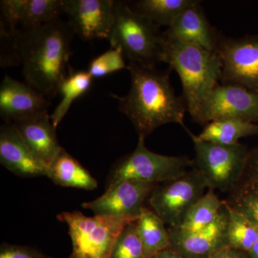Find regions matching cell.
I'll return each instance as SVG.
<instances>
[{
    "instance_id": "ffe728a7",
    "label": "cell",
    "mask_w": 258,
    "mask_h": 258,
    "mask_svg": "<svg viewBox=\"0 0 258 258\" xmlns=\"http://www.w3.org/2000/svg\"><path fill=\"white\" fill-rule=\"evenodd\" d=\"M258 135V123L237 119L213 120L196 136L199 140L222 145L238 144L244 137Z\"/></svg>"
},
{
    "instance_id": "30bf717a",
    "label": "cell",
    "mask_w": 258,
    "mask_h": 258,
    "mask_svg": "<svg viewBox=\"0 0 258 258\" xmlns=\"http://www.w3.org/2000/svg\"><path fill=\"white\" fill-rule=\"evenodd\" d=\"M222 83L240 85L258 93V36L218 39Z\"/></svg>"
},
{
    "instance_id": "e0dca14e",
    "label": "cell",
    "mask_w": 258,
    "mask_h": 258,
    "mask_svg": "<svg viewBox=\"0 0 258 258\" xmlns=\"http://www.w3.org/2000/svg\"><path fill=\"white\" fill-rule=\"evenodd\" d=\"M0 163L20 177L48 175L47 166L32 154L11 123L0 128Z\"/></svg>"
},
{
    "instance_id": "8992f818",
    "label": "cell",
    "mask_w": 258,
    "mask_h": 258,
    "mask_svg": "<svg viewBox=\"0 0 258 258\" xmlns=\"http://www.w3.org/2000/svg\"><path fill=\"white\" fill-rule=\"evenodd\" d=\"M194 144V167L201 174L208 189L230 193L243 176L249 151L243 144L222 145L199 140L185 128Z\"/></svg>"
},
{
    "instance_id": "6da1fadb",
    "label": "cell",
    "mask_w": 258,
    "mask_h": 258,
    "mask_svg": "<svg viewBox=\"0 0 258 258\" xmlns=\"http://www.w3.org/2000/svg\"><path fill=\"white\" fill-rule=\"evenodd\" d=\"M127 69L131 77L128 93L125 96H112L118 100V109L132 122L139 138L145 139L168 123L186 128V103L183 97L176 96L169 72L134 62H130Z\"/></svg>"
},
{
    "instance_id": "ac0fdd59",
    "label": "cell",
    "mask_w": 258,
    "mask_h": 258,
    "mask_svg": "<svg viewBox=\"0 0 258 258\" xmlns=\"http://www.w3.org/2000/svg\"><path fill=\"white\" fill-rule=\"evenodd\" d=\"M47 177L54 184L64 187L85 190L98 187V181L91 173L64 149L49 166Z\"/></svg>"
},
{
    "instance_id": "2e32d148",
    "label": "cell",
    "mask_w": 258,
    "mask_h": 258,
    "mask_svg": "<svg viewBox=\"0 0 258 258\" xmlns=\"http://www.w3.org/2000/svg\"><path fill=\"white\" fill-rule=\"evenodd\" d=\"M162 35L169 40L217 52L218 38L200 6V2L196 0L179 15Z\"/></svg>"
},
{
    "instance_id": "7402d4cb",
    "label": "cell",
    "mask_w": 258,
    "mask_h": 258,
    "mask_svg": "<svg viewBox=\"0 0 258 258\" xmlns=\"http://www.w3.org/2000/svg\"><path fill=\"white\" fill-rule=\"evenodd\" d=\"M195 0H139L129 5L138 14L145 17L157 27L169 28ZM129 5V4H128Z\"/></svg>"
},
{
    "instance_id": "9c48e42d",
    "label": "cell",
    "mask_w": 258,
    "mask_h": 258,
    "mask_svg": "<svg viewBox=\"0 0 258 258\" xmlns=\"http://www.w3.org/2000/svg\"><path fill=\"white\" fill-rule=\"evenodd\" d=\"M221 119L258 123V93L232 83L217 85L202 105L196 123Z\"/></svg>"
},
{
    "instance_id": "603a6c76",
    "label": "cell",
    "mask_w": 258,
    "mask_h": 258,
    "mask_svg": "<svg viewBox=\"0 0 258 258\" xmlns=\"http://www.w3.org/2000/svg\"><path fill=\"white\" fill-rule=\"evenodd\" d=\"M93 78L88 71H79L71 72L64 80L59 88L62 99L50 115L52 124L57 128L67 114L75 100L86 94L92 86Z\"/></svg>"
},
{
    "instance_id": "52a82bcc",
    "label": "cell",
    "mask_w": 258,
    "mask_h": 258,
    "mask_svg": "<svg viewBox=\"0 0 258 258\" xmlns=\"http://www.w3.org/2000/svg\"><path fill=\"white\" fill-rule=\"evenodd\" d=\"M145 139L139 138L134 152L121 158L112 167L106 189L123 181L162 184L177 179L194 167L186 157L161 155L149 150Z\"/></svg>"
},
{
    "instance_id": "8fae6325",
    "label": "cell",
    "mask_w": 258,
    "mask_h": 258,
    "mask_svg": "<svg viewBox=\"0 0 258 258\" xmlns=\"http://www.w3.org/2000/svg\"><path fill=\"white\" fill-rule=\"evenodd\" d=\"M159 184L139 181H120L106 189L100 198L82 204L95 215L139 219L152 191Z\"/></svg>"
},
{
    "instance_id": "7c38bea8",
    "label": "cell",
    "mask_w": 258,
    "mask_h": 258,
    "mask_svg": "<svg viewBox=\"0 0 258 258\" xmlns=\"http://www.w3.org/2000/svg\"><path fill=\"white\" fill-rule=\"evenodd\" d=\"M113 0H63V12L74 34L84 41L109 38L114 22Z\"/></svg>"
},
{
    "instance_id": "cb8c5ba5",
    "label": "cell",
    "mask_w": 258,
    "mask_h": 258,
    "mask_svg": "<svg viewBox=\"0 0 258 258\" xmlns=\"http://www.w3.org/2000/svg\"><path fill=\"white\" fill-rule=\"evenodd\" d=\"M63 0H25L20 25L23 29L35 28L60 18Z\"/></svg>"
},
{
    "instance_id": "ba28073f",
    "label": "cell",
    "mask_w": 258,
    "mask_h": 258,
    "mask_svg": "<svg viewBox=\"0 0 258 258\" xmlns=\"http://www.w3.org/2000/svg\"><path fill=\"white\" fill-rule=\"evenodd\" d=\"M207 189L203 176L193 167L177 179L158 184L148 203L168 228H177Z\"/></svg>"
},
{
    "instance_id": "f546056e",
    "label": "cell",
    "mask_w": 258,
    "mask_h": 258,
    "mask_svg": "<svg viewBox=\"0 0 258 258\" xmlns=\"http://www.w3.org/2000/svg\"><path fill=\"white\" fill-rule=\"evenodd\" d=\"M240 182L258 187V146L249 151L247 166Z\"/></svg>"
},
{
    "instance_id": "7a4b0ae2",
    "label": "cell",
    "mask_w": 258,
    "mask_h": 258,
    "mask_svg": "<svg viewBox=\"0 0 258 258\" xmlns=\"http://www.w3.org/2000/svg\"><path fill=\"white\" fill-rule=\"evenodd\" d=\"M74 32L60 18L35 28L18 32V50L27 83L47 98L55 97L72 71Z\"/></svg>"
},
{
    "instance_id": "4316f807",
    "label": "cell",
    "mask_w": 258,
    "mask_h": 258,
    "mask_svg": "<svg viewBox=\"0 0 258 258\" xmlns=\"http://www.w3.org/2000/svg\"><path fill=\"white\" fill-rule=\"evenodd\" d=\"M136 222L128 224L121 231L113 247L111 258H144L143 247Z\"/></svg>"
},
{
    "instance_id": "5b68a950",
    "label": "cell",
    "mask_w": 258,
    "mask_h": 258,
    "mask_svg": "<svg viewBox=\"0 0 258 258\" xmlns=\"http://www.w3.org/2000/svg\"><path fill=\"white\" fill-rule=\"evenodd\" d=\"M69 227L72 242L69 258H111L115 242L123 228L138 219L64 212L57 215Z\"/></svg>"
},
{
    "instance_id": "4dcf8cb0",
    "label": "cell",
    "mask_w": 258,
    "mask_h": 258,
    "mask_svg": "<svg viewBox=\"0 0 258 258\" xmlns=\"http://www.w3.org/2000/svg\"><path fill=\"white\" fill-rule=\"evenodd\" d=\"M209 258H249L248 253L240 249L226 246L219 249Z\"/></svg>"
},
{
    "instance_id": "f1b7e54d",
    "label": "cell",
    "mask_w": 258,
    "mask_h": 258,
    "mask_svg": "<svg viewBox=\"0 0 258 258\" xmlns=\"http://www.w3.org/2000/svg\"><path fill=\"white\" fill-rule=\"evenodd\" d=\"M0 258H55L44 254L30 246L18 245L3 242L0 247Z\"/></svg>"
},
{
    "instance_id": "83f0119b",
    "label": "cell",
    "mask_w": 258,
    "mask_h": 258,
    "mask_svg": "<svg viewBox=\"0 0 258 258\" xmlns=\"http://www.w3.org/2000/svg\"><path fill=\"white\" fill-rule=\"evenodd\" d=\"M124 55L120 48H113L95 57L88 66V72L93 79H102L127 69Z\"/></svg>"
},
{
    "instance_id": "5bb4252c",
    "label": "cell",
    "mask_w": 258,
    "mask_h": 258,
    "mask_svg": "<svg viewBox=\"0 0 258 258\" xmlns=\"http://www.w3.org/2000/svg\"><path fill=\"white\" fill-rule=\"evenodd\" d=\"M50 101L28 83L5 76L0 86V115L12 123L47 111Z\"/></svg>"
},
{
    "instance_id": "d6a6232c",
    "label": "cell",
    "mask_w": 258,
    "mask_h": 258,
    "mask_svg": "<svg viewBox=\"0 0 258 258\" xmlns=\"http://www.w3.org/2000/svg\"><path fill=\"white\" fill-rule=\"evenodd\" d=\"M247 253L249 258H258V242L249 249Z\"/></svg>"
},
{
    "instance_id": "d6986e66",
    "label": "cell",
    "mask_w": 258,
    "mask_h": 258,
    "mask_svg": "<svg viewBox=\"0 0 258 258\" xmlns=\"http://www.w3.org/2000/svg\"><path fill=\"white\" fill-rule=\"evenodd\" d=\"M136 224L143 247L144 258H152L161 251L169 248V230L155 212L150 209L144 208Z\"/></svg>"
},
{
    "instance_id": "4fadbf2b",
    "label": "cell",
    "mask_w": 258,
    "mask_h": 258,
    "mask_svg": "<svg viewBox=\"0 0 258 258\" xmlns=\"http://www.w3.org/2000/svg\"><path fill=\"white\" fill-rule=\"evenodd\" d=\"M228 208L225 205L215 222L208 228L191 234L181 233L173 229L169 230L170 246L185 258H209L227 244Z\"/></svg>"
},
{
    "instance_id": "9a60e30c",
    "label": "cell",
    "mask_w": 258,
    "mask_h": 258,
    "mask_svg": "<svg viewBox=\"0 0 258 258\" xmlns=\"http://www.w3.org/2000/svg\"><path fill=\"white\" fill-rule=\"evenodd\" d=\"M32 154L48 169L63 148L48 112L45 111L11 123Z\"/></svg>"
},
{
    "instance_id": "44dd1931",
    "label": "cell",
    "mask_w": 258,
    "mask_h": 258,
    "mask_svg": "<svg viewBox=\"0 0 258 258\" xmlns=\"http://www.w3.org/2000/svg\"><path fill=\"white\" fill-rule=\"evenodd\" d=\"M224 205L225 200L219 198L215 190L208 189L190 210L181 226L170 229L184 234L195 233L205 230L216 220Z\"/></svg>"
},
{
    "instance_id": "484cf974",
    "label": "cell",
    "mask_w": 258,
    "mask_h": 258,
    "mask_svg": "<svg viewBox=\"0 0 258 258\" xmlns=\"http://www.w3.org/2000/svg\"><path fill=\"white\" fill-rule=\"evenodd\" d=\"M225 202L230 208L258 226V187L240 182Z\"/></svg>"
},
{
    "instance_id": "277c9868",
    "label": "cell",
    "mask_w": 258,
    "mask_h": 258,
    "mask_svg": "<svg viewBox=\"0 0 258 258\" xmlns=\"http://www.w3.org/2000/svg\"><path fill=\"white\" fill-rule=\"evenodd\" d=\"M108 40L130 62L155 66L161 62L164 39L159 27L125 2L115 1L114 22Z\"/></svg>"
},
{
    "instance_id": "1f68e13d",
    "label": "cell",
    "mask_w": 258,
    "mask_h": 258,
    "mask_svg": "<svg viewBox=\"0 0 258 258\" xmlns=\"http://www.w3.org/2000/svg\"><path fill=\"white\" fill-rule=\"evenodd\" d=\"M152 258H185L182 255L172 250L171 249H166L165 250L161 251L159 253L153 256Z\"/></svg>"
},
{
    "instance_id": "3957f363",
    "label": "cell",
    "mask_w": 258,
    "mask_h": 258,
    "mask_svg": "<svg viewBox=\"0 0 258 258\" xmlns=\"http://www.w3.org/2000/svg\"><path fill=\"white\" fill-rule=\"evenodd\" d=\"M164 39L161 62L179 75L186 110L197 122L204 101L221 79L220 56L195 45Z\"/></svg>"
},
{
    "instance_id": "d4e9b609",
    "label": "cell",
    "mask_w": 258,
    "mask_h": 258,
    "mask_svg": "<svg viewBox=\"0 0 258 258\" xmlns=\"http://www.w3.org/2000/svg\"><path fill=\"white\" fill-rule=\"evenodd\" d=\"M227 206L228 208L227 244L230 247L247 252L258 242V226L230 208L227 204Z\"/></svg>"
}]
</instances>
